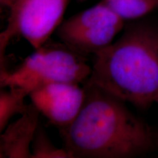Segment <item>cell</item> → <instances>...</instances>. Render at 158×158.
Returning <instances> with one entry per match:
<instances>
[{
  "instance_id": "obj_1",
  "label": "cell",
  "mask_w": 158,
  "mask_h": 158,
  "mask_svg": "<svg viewBox=\"0 0 158 158\" xmlns=\"http://www.w3.org/2000/svg\"><path fill=\"white\" fill-rule=\"evenodd\" d=\"M84 89L78 114L59 130L72 158H130L152 149L151 127L128 109L126 102L88 81Z\"/></svg>"
},
{
  "instance_id": "obj_2",
  "label": "cell",
  "mask_w": 158,
  "mask_h": 158,
  "mask_svg": "<svg viewBox=\"0 0 158 158\" xmlns=\"http://www.w3.org/2000/svg\"><path fill=\"white\" fill-rule=\"evenodd\" d=\"M87 81L126 102L147 108L158 94V26L131 23L116 42L95 53Z\"/></svg>"
},
{
  "instance_id": "obj_3",
  "label": "cell",
  "mask_w": 158,
  "mask_h": 158,
  "mask_svg": "<svg viewBox=\"0 0 158 158\" xmlns=\"http://www.w3.org/2000/svg\"><path fill=\"white\" fill-rule=\"evenodd\" d=\"M92 72L84 55L64 43L50 40L29 55L13 71L1 72L2 87L23 88L29 92L54 83L78 84L87 81Z\"/></svg>"
},
{
  "instance_id": "obj_4",
  "label": "cell",
  "mask_w": 158,
  "mask_h": 158,
  "mask_svg": "<svg viewBox=\"0 0 158 158\" xmlns=\"http://www.w3.org/2000/svg\"><path fill=\"white\" fill-rule=\"evenodd\" d=\"M70 0H15L5 30L0 35L1 64L10 41L21 36L35 49L50 40L62 22Z\"/></svg>"
},
{
  "instance_id": "obj_5",
  "label": "cell",
  "mask_w": 158,
  "mask_h": 158,
  "mask_svg": "<svg viewBox=\"0 0 158 158\" xmlns=\"http://www.w3.org/2000/svg\"><path fill=\"white\" fill-rule=\"evenodd\" d=\"M124 20L102 0L62 21L57 35L65 45L82 55L106 48L124 27Z\"/></svg>"
},
{
  "instance_id": "obj_6",
  "label": "cell",
  "mask_w": 158,
  "mask_h": 158,
  "mask_svg": "<svg viewBox=\"0 0 158 158\" xmlns=\"http://www.w3.org/2000/svg\"><path fill=\"white\" fill-rule=\"evenodd\" d=\"M84 89L78 84L54 83L31 91L29 96L40 113L59 130L78 115L84 100Z\"/></svg>"
},
{
  "instance_id": "obj_7",
  "label": "cell",
  "mask_w": 158,
  "mask_h": 158,
  "mask_svg": "<svg viewBox=\"0 0 158 158\" xmlns=\"http://www.w3.org/2000/svg\"><path fill=\"white\" fill-rule=\"evenodd\" d=\"M40 114L31 103L21 117L7 124L1 133L0 157L31 158V146L39 124Z\"/></svg>"
},
{
  "instance_id": "obj_8",
  "label": "cell",
  "mask_w": 158,
  "mask_h": 158,
  "mask_svg": "<svg viewBox=\"0 0 158 158\" xmlns=\"http://www.w3.org/2000/svg\"><path fill=\"white\" fill-rule=\"evenodd\" d=\"M0 92V131L5 130L11 118L16 114H22L28 105L24 103L29 92L23 88L13 86Z\"/></svg>"
},
{
  "instance_id": "obj_9",
  "label": "cell",
  "mask_w": 158,
  "mask_h": 158,
  "mask_svg": "<svg viewBox=\"0 0 158 158\" xmlns=\"http://www.w3.org/2000/svg\"><path fill=\"white\" fill-rule=\"evenodd\" d=\"M122 19L133 20L158 8V0H102Z\"/></svg>"
},
{
  "instance_id": "obj_10",
  "label": "cell",
  "mask_w": 158,
  "mask_h": 158,
  "mask_svg": "<svg viewBox=\"0 0 158 158\" xmlns=\"http://www.w3.org/2000/svg\"><path fill=\"white\" fill-rule=\"evenodd\" d=\"M31 158H72L65 149L56 147L39 123L31 146Z\"/></svg>"
},
{
  "instance_id": "obj_11",
  "label": "cell",
  "mask_w": 158,
  "mask_h": 158,
  "mask_svg": "<svg viewBox=\"0 0 158 158\" xmlns=\"http://www.w3.org/2000/svg\"><path fill=\"white\" fill-rule=\"evenodd\" d=\"M0 2H1V4L2 5H5V6H7V7H10L15 2V0H0Z\"/></svg>"
},
{
  "instance_id": "obj_12",
  "label": "cell",
  "mask_w": 158,
  "mask_h": 158,
  "mask_svg": "<svg viewBox=\"0 0 158 158\" xmlns=\"http://www.w3.org/2000/svg\"><path fill=\"white\" fill-rule=\"evenodd\" d=\"M155 102H156L158 105V94L157 95V97L155 98Z\"/></svg>"
},
{
  "instance_id": "obj_13",
  "label": "cell",
  "mask_w": 158,
  "mask_h": 158,
  "mask_svg": "<svg viewBox=\"0 0 158 158\" xmlns=\"http://www.w3.org/2000/svg\"><path fill=\"white\" fill-rule=\"evenodd\" d=\"M77 1H78V2H84V1H86V0H77Z\"/></svg>"
}]
</instances>
